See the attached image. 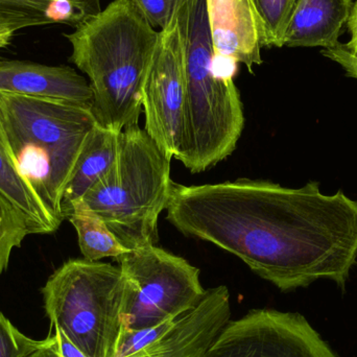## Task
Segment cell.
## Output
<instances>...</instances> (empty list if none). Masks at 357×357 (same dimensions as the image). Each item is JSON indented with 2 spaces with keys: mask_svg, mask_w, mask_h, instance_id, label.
Listing matches in <instances>:
<instances>
[{
  "mask_svg": "<svg viewBox=\"0 0 357 357\" xmlns=\"http://www.w3.org/2000/svg\"><path fill=\"white\" fill-rule=\"evenodd\" d=\"M167 218L186 237L245 262L280 291L320 279L345 287L357 261V202L320 183L291 188L264 180L174 182Z\"/></svg>",
  "mask_w": 357,
  "mask_h": 357,
  "instance_id": "obj_1",
  "label": "cell"
},
{
  "mask_svg": "<svg viewBox=\"0 0 357 357\" xmlns=\"http://www.w3.org/2000/svg\"><path fill=\"white\" fill-rule=\"evenodd\" d=\"M64 37L69 61L89 79L98 123L119 132L137 125L159 31L132 0H113Z\"/></svg>",
  "mask_w": 357,
  "mask_h": 357,
  "instance_id": "obj_2",
  "label": "cell"
},
{
  "mask_svg": "<svg viewBox=\"0 0 357 357\" xmlns=\"http://www.w3.org/2000/svg\"><path fill=\"white\" fill-rule=\"evenodd\" d=\"M0 123L19 173L62 224L65 186L98 123L92 107L0 93Z\"/></svg>",
  "mask_w": 357,
  "mask_h": 357,
  "instance_id": "obj_3",
  "label": "cell"
},
{
  "mask_svg": "<svg viewBox=\"0 0 357 357\" xmlns=\"http://www.w3.org/2000/svg\"><path fill=\"white\" fill-rule=\"evenodd\" d=\"M185 54V140L180 161L191 174L207 171L230 156L245 127L234 81L213 75V44L206 0H187Z\"/></svg>",
  "mask_w": 357,
  "mask_h": 357,
  "instance_id": "obj_4",
  "label": "cell"
},
{
  "mask_svg": "<svg viewBox=\"0 0 357 357\" xmlns=\"http://www.w3.org/2000/svg\"><path fill=\"white\" fill-rule=\"evenodd\" d=\"M171 162L139 125L121 132L113 169L83 197L129 250L158 241V218L167 209L174 181Z\"/></svg>",
  "mask_w": 357,
  "mask_h": 357,
  "instance_id": "obj_5",
  "label": "cell"
},
{
  "mask_svg": "<svg viewBox=\"0 0 357 357\" xmlns=\"http://www.w3.org/2000/svg\"><path fill=\"white\" fill-rule=\"evenodd\" d=\"M41 293L52 328L81 354L117 357L125 329V279L119 266L85 258L67 260Z\"/></svg>",
  "mask_w": 357,
  "mask_h": 357,
  "instance_id": "obj_6",
  "label": "cell"
},
{
  "mask_svg": "<svg viewBox=\"0 0 357 357\" xmlns=\"http://www.w3.org/2000/svg\"><path fill=\"white\" fill-rule=\"evenodd\" d=\"M116 261L125 279L123 331H144L175 320L205 296L199 268L156 245L131 250Z\"/></svg>",
  "mask_w": 357,
  "mask_h": 357,
  "instance_id": "obj_7",
  "label": "cell"
},
{
  "mask_svg": "<svg viewBox=\"0 0 357 357\" xmlns=\"http://www.w3.org/2000/svg\"><path fill=\"white\" fill-rule=\"evenodd\" d=\"M187 0L159 31L158 42L142 88L146 130L169 159H180L185 140V54Z\"/></svg>",
  "mask_w": 357,
  "mask_h": 357,
  "instance_id": "obj_8",
  "label": "cell"
},
{
  "mask_svg": "<svg viewBox=\"0 0 357 357\" xmlns=\"http://www.w3.org/2000/svg\"><path fill=\"white\" fill-rule=\"evenodd\" d=\"M204 357H337L303 316L253 310L229 321Z\"/></svg>",
  "mask_w": 357,
  "mask_h": 357,
  "instance_id": "obj_9",
  "label": "cell"
},
{
  "mask_svg": "<svg viewBox=\"0 0 357 357\" xmlns=\"http://www.w3.org/2000/svg\"><path fill=\"white\" fill-rule=\"evenodd\" d=\"M226 287L206 289L202 301L181 314L152 343L126 357H204L230 321Z\"/></svg>",
  "mask_w": 357,
  "mask_h": 357,
  "instance_id": "obj_10",
  "label": "cell"
},
{
  "mask_svg": "<svg viewBox=\"0 0 357 357\" xmlns=\"http://www.w3.org/2000/svg\"><path fill=\"white\" fill-rule=\"evenodd\" d=\"M0 93L93 105L89 82L66 65L50 66L29 61H0Z\"/></svg>",
  "mask_w": 357,
  "mask_h": 357,
  "instance_id": "obj_11",
  "label": "cell"
},
{
  "mask_svg": "<svg viewBox=\"0 0 357 357\" xmlns=\"http://www.w3.org/2000/svg\"><path fill=\"white\" fill-rule=\"evenodd\" d=\"M214 54L232 56L253 73L261 45L247 0H206Z\"/></svg>",
  "mask_w": 357,
  "mask_h": 357,
  "instance_id": "obj_12",
  "label": "cell"
},
{
  "mask_svg": "<svg viewBox=\"0 0 357 357\" xmlns=\"http://www.w3.org/2000/svg\"><path fill=\"white\" fill-rule=\"evenodd\" d=\"M352 0H300L284 37L287 47L333 48L347 25Z\"/></svg>",
  "mask_w": 357,
  "mask_h": 357,
  "instance_id": "obj_13",
  "label": "cell"
},
{
  "mask_svg": "<svg viewBox=\"0 0 357 357\" xmlns=\"http://www.w3.org/2000/svg\"><path fill=\"white\" fill-rule=\"evenodd\" d=\"M121 132L107 129L100 123L92 130L65 186L62 214L66 220L71 206L102 180L116 163L121 149Z\"/></svg>",
  "mask_w": 357,
  "mask_h": 357,
  "instance_id": "obj_14",
  "label": "cell"
},
{
  "mask_svg": "<svg viewBox=\"0 0 357 357\" xmlns=\"http://www.w3.org/2000/svg\"><path fill=\"white\" fill-rule=\"evenodd\" d=\"M102 10L100 0H0V27L79 26Z\"/></svg>",
  "mask_w": 357,
  "mask_h": 357,
  "instance_id": "obj_15",
  "label": "cell"
},
{
  "mask_svg": "<svg viewBox=\"0 0 357 357\" xmlns=\"http://www.w3.org/2000/svg\"><path fill=\"white\" fill-rule=\"evenodd\" d=\"M0 190L22 212L31 234H50L61 225L45 209L17 169L0 123Z\"/></svg>",
  "mask_w": 357,
  "mask_h": 357,
  "instance_id": "obj_16",
  "label": "cell"
},
{
  "mask_svg": "<svg viewBox=\"0 0 357 357\" xmlns=\"http://www.w3.org/2000/svg\"><path fill=\"white\" fill-rule=\"evenodd\" d=\"M66 220L77 231L79 250L85 259L91 261H100L108 257L116 259L131 251L117 239L102 218L90 209L83 199L71 206Z\"/></svg>",
  "mask_w": 357,
  "mask_h": 357,
  "instance_id": "obj_17",
  "label": "cell"
},
{
  "mask_svg": "<svg viewBox=\"0 0 357 357\" xmlns=\"http://www.w3.org/2000/svg\"><path fill=\"white\" fill-rule=\"evenodd\" d=\"M261 47H283L300 0H247Z\"/></svg>",
  "mask_w": 357,
  "mask_h": 357,
  "instance_id": "obj_18",
  "label": "cell"
},
{
  "mask_svg": "<svg viewBox=\"0 0 357 357\" xmlns=\"http://www.w3.org/2000/svg\"><path fill=\"white\" fill-rule=\"evenodd\" d=\"M31 235L22 212L0 190V275L8 270L10 255Z\"/></svg>",
  "mask_w": 357,
  "mask_h": 357,
  "instance_id": "obj_19",
  "label": "cell"
},
{
  "mask_svg": "<svg viewBox=\"0 0 357 357\" xmlns=\"http://www.w3.org/2000/svg\"><path fill=\"white\" fill-rule=\"evenodd\" d=\"M43 343L44 340L37 341L21 333L0 312V357H26Z\"/></svg>",
  "mask_w": 357,
  "mask_h": 357,
  "instance_id": "obj_20",
  "label": "cell"
},
{
  "mask_svg": "<svg viewBox=\"0 0 357 357\" xmlns=\"http://www.w3.org/2000/svg\"><path fill=\"white\" fill-rule=\"evenodd\" d=\"M151 25L165 29L173 18L181 0H132Z\"/></svg>",
  "mask_w": 357,
  "mask_h": 357,
  "instance_id": "obj_21",
  "label": "cell"
},
{
  "mask_svg": "<svg viewBox=\"0 0 357 357\" xmlns=\"http://www.w3.org/2000/svg\"><path fill=\"white\" fill-rule=\"evenodd\" d=\"M322 54L325 58L337 63L345 70L346 75L352 79H357V58L352 56L343 44L333 48H326L322 50Z\"/></svg>",
  "mask_w": 357,
  "mask_h": 357,
  "instance_id": "obj_22",
  "label": "cell"
},
{
  "mask_svg": "<svg viewBox=\"0 0 357 357\" xmlns=\"http://www.w3.org/2000/svg\"><path fill=\"white\" fill-rule=\"evenodd\" d=\"M238 64L232 56H222L214 52L212 56L211 67L213 75L224 81H233L238 71Z\"/></svg>",
  "mask_w": 357,
  "mask_h": 357,
  "instance_id": "obj_23",
  "label": "cell"
},
{
  "mask_svg": "<svg viewBox=\"0 0 357 357\" xmlns=\"http://www.w3.org/2000/svg\"><path fill=\"white\" fill-rule=\"evenodd\" d=\"M347 27L350 33V40L343 45L352 56L357 58V0L354 3Z\"/></svg>",
  "mask_w": 357,
  "mask_h": 357,
  "instance_id": "obj_24",
  "label": "cell"
},
{
  "mask_svg": "<svg viewBox=\"0 0 357 357\" xmlns=\"http://www.w3.org/2000/svg\"><path fill=\"white\" fill-rule=\"evenodd\" d=\"M16 31L8 27H0V50L8 47L12 42Z\"/></svg>",
  "mask_w": 357,
  "mask_h": 357,
  "instance_id": "obj_25",
  "label": "cell"
}]
</instances>
